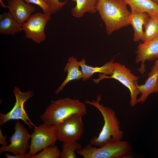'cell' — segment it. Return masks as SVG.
<instances>
[{"label": "cell", "mask_w": 158, "mask_h": 158, "mask_svg": "<svg viewBox=\"0 0 158 158\" xmlns=\"http://www.w3.org/2000/svg\"><path fill=\"white\" fill-rule=\"evenodd\" d=\"M50 8L51 14H54L60 10L67 3V0L63 1L59 0H45Z\"/></svg>", "instance_id": "cell-23"}, {"label": "cell", "mask_w": 158, "mask_h": 158, "mask_svg": "<svg viewBox=\"0 0 158 158\" xmlns=\"http://www.w3.org/2000/svg\"><path fill=\"white\" fill-rule=\"evenodd\" d=\"M158 4V0H152Z\"/></svg>", "instance_id": "cell-29"}, {"label": "cell", "mask_w": 158, "mask_h": 158, "mask_svg": "<svg viewBox=\"0 0 158 158\" xmlns=\"http://www.w3.org/2000/svg\"><path fill=\"white\" fill-rule=\"evenodd\" d=\"M158 70V58L156 60L154 65L152 67L151 69V71L149 72L148 75L151 74Z\"/></svg>", "instance_id": "cell-27"}, {"label": "cell", "mask_w": 158, "mask_h": 158, "mask_svg": "<svg viewBox=\"0 0 158 158\" xmlns=\"http://www.w3.org/2000/svg\"><path fill=\"white\" fill-rule=\"evenodd\" d=\"M131 8V12L146 13L151 17H158V4L152 0H123Z\"/></svg>", "instance_id": "cell-13"}, {"label": "cell", "mask_w": 158, "mask_h": 158, "mask_svg": "<svg viewBox=\"0 0 158 158\" xmlns=\"http://www.w3.org/2000/svg\"><path fill=\"white\" fill-rule=\"evenodd\" d=\"M119 54L116 55L112 59L106 63L103 66L98 67H92L87 65L86 63L85 59H83L78 62L81 68L83 74L82 80L86 81L90 78L93 74L99 73L107 75H111L114 68V61Z\"/></svg>", "instance_id": "cell-14"}, {"label": "cell", "mask_w": 158, "mask_h": 158, "mask_svg": "<svg viewBox=\"0 0 158 158\" xmlns=\"http://www.w3.org/2000/svg\"><path fill=\"white\" fill-rule=\"evenodd\" d=\"M150 17L149 15L146 13H131L129 21L134 29L133 40L134 42H136L142 41L144 35L143 25L146 20Z\"/></svg>", "instance_id": "cell-19"}, {"label": "cell", "mask_w": 158, "mask_h": 158, "mask_svg": "<svg viewBox=\"0 0 158 158\" xmlns=\"http://www.w3.org/2000/svg\"><path fill=\"white\" fill-rule=\"evenodd\" d=\"M9 12L21 24H23L35 11V8L24 0H7Z\"/></svg>", "instance_id": "cell-12"}, {"label": "cell", "mask_w": 158, "mask_h": 158, "mask_svg": "<svg viewBox=\"0 0 158 158\" xmlns=\"http://www.w3.org/2000/svg\"><path fill=\"white\" fill-rule=\"evenodd\" d=\"M76 3L75 6L71 8V14L80 18L86 13H94L97 11V6L99 0H71Z\"/></svg>", "instance_id": "cell-18"}, {"label": "cell", "mask_w": 158, "mask_h": 158, "mask_svg": "<svg viewBox=\"0 0 158 158\" xmlns=\"http://www.w3.org/2000/svg\"><path fill=\"white\" fill-rule=\"evenodd\" d=\"M60 152L57 147L51 145L44 149L42 152L31 158H59L60 157Z\"/></svg>", "instance_id": "cell-22"}, {"label": "cell", "mask_w": 158, "mask_h": 158, "mask_svg": "<svg viewBox=\"0 0 158 158\" xmlns=\"http://www.w3.org/2000/svg\"><path fill=\"white\" fill-rule=\"evenodd\" d=\"M148 75L144 84L139 85L138 83H135L136 87L141 94L138 99V103H143L150 94L158 92V70Z\"/></svg>", "instance_id": "cell-16"}, {"label": "cell", "mask_w": 158, "mask_h": 158, "mask_svg": "<svg viewBox=\"0 0 158 158\" xmlns=\"http://www.w3.org/2000/svg\"><path fill=\"white\" fill-rule=\"evenodd\" d=\"M22 25L9 12H5L0 15V34L14 35L23 30Z\"/></svg>", "instance_id": "cell-17"}, {"label": "cell", "mask_w": 158, "mask_h": 158, "mask_svg": "<svg viewBox=\"0 0 158 158\" xmlns=\"http://www.w3.org/2000/svg\"><path fill=\"white\" fill-rule=\"evenodd\" d=\"M82 116L79 114H73L53 125L57 140L63 142L79 140L83 132Z\"/></svg>", "instance_id": "cell-6"}, {"label": "cell", "mask_w": 158, "mask_h": 158, "mask_svg": "<svg viewBox=\"0 0 158 158\" xmlns=\"http://www.w3.org/2000/svg\"><path fill=\"white\" fill-rule=\"evenodd\" d=\"M114 68L111 75L102 73L99 75V78L92 80L95 83H98L101 80L106 78H114L118 80L129 90L130 92V106H135L138 103L137 96L140 93L135 86L139 78L131 73V70L126 67L125 65L121 63L114 62Z\"/></svg>", "instance_id": "cell-5"}, {"label": "cell", "mask_w": 158, "mask_h": 158, "mask_svg": "<svg viewBox=\"0 0 158 158\" xmlns=\"http://www.w3.org/2000/svg\"><path fill=\"white\" fill-rule=\"evenodd\" d=\"M5 155L7 158H27V154H18L16 155H12L9 153H6L5 154Z\"/></svg>", "instance_id": "cell-26"}, {"label": "cell", "mask_w": 158, "mask_h": 158, "mask_svg": "<svg viewBox=\"0 0 158 158\" xmlns=\"http://www.w3.org/2000/svg\"><path fill=\"white\" fill-rule=\"evenodd\" d=\"M51 18V14L38 12L31 15L26 21L22 25L26 37L38 44L44 41L46 38L44 32L45 26Z\"/></svg>", "instance_id": "cell-9"}, {"label": "cell", "mask_w": 158, "mask_h": 158, "mask_svg": "<svg viewBox=\"0 0 158 158\" xmlns=\"http://www.w3.org/2000/svg\"><path fill=\"white\" fill-rule=\"evenodd\" d=\"M127 4L123 0H99L97 6L108 35L127 26L131 14Z\"/></svg>", "instance_id": "cell-1"}, {"label": "cell", "mask_w": 158, "mask_h": 158, "mask_svg": "<svg viewBox=\"0 0 158 158\" xmlns=\"http://www.w3.org/2000/svg\"><path fill=\"white\" fill-rule=\"evenodd\" d=\"M0 3L1 6L5 8H8L7 6H6L4 4L2 0H0Z\"/></svg>", "instance_id": "cell-28"}, {"label": "cell", "mask_w": 158, "mask_h": 158, "mask_svg": "<svg viewBox=\"0 0 158 158\" xmlns=\"http://www.w3.org/2000/svg\"><path fill=\"white\" fill-rule=\"evenodd\" d=\"M13 92L15 96L16 102L13 109L6 114L0 113V125H2L12 120L21 119L31 129L32 126L36 127L29 118L24 108V104L28 99L34 95L32 90L23 92L20 88L15 87Z\"/></svg>", "instance_id": "cell-8"}, {"label": "cell", "mask_w": 158, "mask_h": 158, "mask_svg": "<svg viewBox=\"0 0 158 158\" xmlns=\"http://www.w3.org/2000/svg\"><path fill=\"white\" fill-rule=\"evenodd\" d=\"M51 102L41 115L40 118L43 122L51 125L62 122L73 114H79L83 116L86 114L85 104L78 99L67 97L56 101L51 100Z\"/></svg>", "instance_id": "cell-3"}, {"label": "cell", "mask_w": 158, "mask_h": 158, "mask_svg": "<svg viewBox=\"0 0 158 158\" xmlns=\"http://www.w3.org/2000/svg\"><path fill=\"white\" fill-rule=\"evenodd\" d=\"M68 62L65 66L64 71L67 72V76L60 86L55 92V94H58L63 89L65 85L70 81L78 80L83 77V74L77 59L72 56L68 57Z\"/></svg>", "instance_id": "cell-15"}, {"label": "cell", "mask_w": 158, "mask_h": 158, "mask_svg": "<svg viewBox=\"0 0 158 158\" xmlns=\"http://www.w3.org/2000/svg\"><path fill=\"white\" fill-rule=\"evenodd\" d=\"M7 137L3 135L1 128H0V144L2 146L8 145V142L6 140Z\"/></svg>", "instance_id": "cell-25"}, {"label": "cell", "mask_w": 158, "mask_h": 158, "mask_svg": "<svg viewBox=\"0 0 158 158\" xmlns=\"http://www.w3.org/2000/svg\"><path fill=\"white\" fill-rule=\"evenodd\" d=\"M135 53V63L138 64L141 63L138 71L141 74H143L146 71L145 61H153L158 58V37L147 42H140Z\"/></svg>", "instance_id": "cell-11"}, {"label": "cell", "mask_w": 158, "mask_h": 158, "mask_svg": "<svg viewBox=\"0 0 158 158\" xmlns=\"http://www.w3.org/2000/svg\"><path fill=\"white\" fill-rule=\"evenodd\" d=\"M132 149L128 142L111 137L99 148L90 144L75 152L84 158H121L130 157Z\"/></svg>", "instance_id": "cell-4"}, {"label": "cell", "mask_w": 158, "mask_h": 158, "mask_svg": "<svg viewBox=\"0 0 158 158\" xmlns=\"http://www.w3.org/2000/svg\"><path fill=\"white\" fill-rule=\"evenodd\" d=\"M27 3L33 4L40 6L46 14H51L49 6L45 0H24Z\"/></svg>", "instance_id": "cell-24"}, {"label": "cell", "mask_w": 158, "mask_h": 158, "mask_svg": "<svg viewBox=\"0 0 158 158\" xmlns=\"http://www.w3.org/2000/svg\"><path fill=\"white\" fill-rule=\"evenodd\" d=\"M31 135L27 158H31L41 150L54 145L57 140L53 126L47 122L34 127V132Z\"/></svg>", "instance_id": "cell-7"}, {"label": "cell", "mask_w": 158, "mask_h": 158, "mask_svg": "<svg viewBox=\"0 0 158 158\" xmlns=\"http://www.w3.org/2000/svg\"><path fill=\"white\" fill-rule=\"evenodd\" d=\"M145 29L141 41L145 42L158 37V17L148 18L143 25Z\"/></svg>", "instance_id": "cell-20"}, {"label": "cell", "mask_w": 158, "mask_h": 158, "mask_svg": "<svg viewBox=\"0 0 158 158\" xmlns=\"http://www.w3.org/2000/svg\"><path fill=\"white\" fill-rule=\"evenodd\" d=\"M101 96L99 94L96 100H86V104L97 108L103 117L104 124L101 132L98 136H95L90 140V144L93 145L101 147L110 138L112 137L118 140L123 138V133L120 129V123L116 115L115 111L111 108L100 103Z\"/></svg>", "instance_id": "cell-2"}, {"label": "cell", "mask_w": 158, "mask_h": 158, "mask_svg": "<svg viewBox=\"0 0 158 158\" xmlns=\"http://www.w3.org/2000/svg\"><path fill=\"white\" fill-rule=\"evenodd\" d=\"M14 129V133L9 140L10 144L0 148V155L4 152H10L13 155L27 154V150L30 148L28 141L31 135L19 121L16 122Z\"/></svg>", "instance_id": "cell-10"}, {"label": "cell", "mask_w": 158, "mask_h": 158, "mask_svg": "<svg viewBox=\"0 0 158 158\" xmlns=\"http://www.w3.org/2000/svg\"><path fill=\"white\" fill-rule=\"evenodd\" d=\"M81 145L77 141L63 142L60 157L76 158L77 157L75 152L81 149Z\"/></svg>", "instance_id": "cell-21"}]
</instances>
